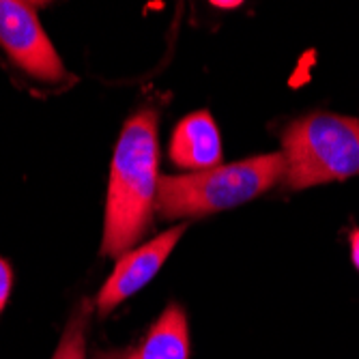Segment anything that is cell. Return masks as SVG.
I'll list each match as a JSON object with an SVG mask.
<instances>
[{"instance_id":"obj_5","label":"cell","mask_w":359,"mask_h":359,"mask_svg":"<svg viewBox=\"0 0 359 359\" xmlns=\"http://www.w3.org/2000/svg\"><path fill=\"white\" fill-rule=\"evenodd\" d=\"M183 231L185 226L179 224L155 237L153 241L144 243L142 248L129 250L118 258L112 276L100 290V295H97V308H100L102 316L110 314L118 304L129 299L134 292H138L153 280V276L161 269V265L166 263V258L175 250Z\"/></svg>"},{"instance_id":"obj_4","label":"cell","mask_w":359,"mask_h":359,"mask_svg":"<svg viewBox=\"0 0 359 359\" xmlns=\"http://www.w3.org/2000/svg\"><path fill=\"white\" fill-rule=\"evenodd\" d=\"M0 46L28 76L43 82L65 80V67L37 18L20 0H0Z\"/></svg>"},{"instance_id":"obj_11","label":"cell","mask_w":359,"mask_h":359,"mask_svg":"<svg viewBox=\"0 0 359 359\" xmlns=\"http://www.w3.org/2000/svg\"><path fill=\"white\" fill-rule=\"evenodd\" d=\"M95 359H134L132 351H110V353H100Z\"/></svg>"},{"instance_id":"obj_3","label":"cell","mask_w":359,"mask_h":359,"mask_svg":"<svg viewBox=\"0 0 359 359\" xmlns=\"http://www.w3.org/2000/svg\"><path fill=\"white\" fill-rule=\"evenodd\" d=\"M286 187L306 189L359 175V118L314 112L282 134Z\"/></svg>"},{"instance_id":"obj_1","label":"cell","mask_w":359,"mask_h":359,"mask_svg":"<svg viewBox=\"0 0 359 359\" xmlns=\"http://www.w3.org/2000/svg\"><path fill=\"white\" fill-rule=\"evenodd\" d=\"M157 112L144 108L127 118L114 149L102 254L118 258L149 231L157 203Z\"/></svg>"},{"instance_id":"obj_10","label":"cell","mask_w":359,"mask_h":359,"mask_svg":"<svg viewBox=\"0 0 359 359\" xmlns=\"http://www.w3.org/2000/svg\"><path fill=\"white\" fill-rule=\"evenodd\" d=\"M348 243H351V260H353L355 269L359 271V228H355V231L351 233Z\"/></svg>"},{"instance_id":"obj_9","label":"cell","mask_w":359,"mask_h":359,"mask_svg":"<svg viewBox=\"0 0 359 359\" xmlns=\"http://www.w3.org/2000/svg\"><path fill=\"white\" fill-rule=\"evenodd\" d=\"M13 288V271L5 258H0V312L5 310Z\"/></svg>"},{"instance_id":"obj_8","label":"cell","mask_w":359,"mask_h":359,"mask_svg":"<svg viewBox=\"0 0 359 359\" xmlns=\"http://www.w3.org/2000/svg\"><path fill=\"white\" fill-rule=\"evenodd\" d=\"M90 318V304L82 302L78 310L72 314L60 344L52 359H86V330Z\"/></svg>"},{"instance_id":"obj_7","label":"cell","mask_w":359,"mask_h":359,"mask_svg":"<svg viewBox=\"0 0 359 359\" xmlns=\"http://www.w3.org/2000/svg\"><path fill=\"white\" fill-rule=\"evenodd\" d=\"M134 359H189V327L181 306L170 304L134 353Z\"/></svg>"},{"instance_id":"obj_6","label":"cell","mask_w":359,"mask_h":359,"mask_svg":"<svg viewBox=\"0 0 359 359\" xmlns=\"http://www.w3.org/2000/svg\"><path fill=\"white\" fill-rule=\"evenodd\" d=\"M170 157L179 168L203 172L219 166L222 138L217 125L207 110L185 116L172 132Z\"/></svg>"},{"instance_id":"obj_12","label":"cell","mask_w":359,"mask_h":359,"mask_svg":"<svg viewBox=\"0 0 359 359\" xmlns=\"http://www.w3.org/2000/svg\"><path fill=\"white\" fill-rule=\"evenodd\" d=\"M213 7H224V9H233V7H239V3H213Z\"/></svg>"},{"instance_id":"obj_2","label":"cell","mask_w":359,"mask_h":359,"mask_svg":"<svg viewBox=\"0 0 359 359\" xmlns=\"http://www.w3.org/2000/svg\"><path fill=\"white\" fill-rule=\"evenodd\" d=\"M284 175V153H267L203 172L164 177L157 185L155 209L166 219L209 215L258 198Z\"/></svg>"}]
</instances>
